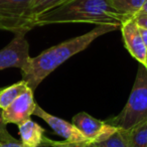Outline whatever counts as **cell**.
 Here are the masks:
<instances>
[{
  "label": "cell",
  "instance_id": "obj_1",
  "mask_svg": "<svg viewBox=\"0 0 147 147\" xmlns=\"http://www.w3.org/2000/svg\"><path fill=\"white\" fill-rule=\"evenodd\" d=\"M116 29L119 28L113 25H96L87 33L63 41L43 51L35 57H30L20 69L22 80L34 92L39 84L65 61L86 49L98 37Z\"/></svg>",
  "mask_w": 147,
  "mask_h": 147
},
{
  "label": "cell",
  "instance_id": "obj_2",
  "mask_svg": "<svg viewBox=\"0 0 147 147\" xmlns=\"http://www.w3.org/2000/svg\"><path fill=\"white\" fill-rule=\"evenodd\" d=\"M126 18L111 5L110 0H69L31 20L33 27L57 23H91L120 28Z\"/></svg>",
  "mask_w": 147,
  "mask_h": 147
},
{
  "label": "cell",
  "instance_id": "obj_3",
  "mask_svg": "<svg viewBox=\"0 0 147 147\" xmlns=\"http://www.w3.org/2000/svg\"><path fill=\"white\" fill-rule=\"evenodd\" d=\"M147 121V67L140 65L128 101L117 116L106 120L108 124L130 130Z\"/></svg>",
  "mask_w": 147,
  "mask_h": 147
},
{
  "label": "cell",
  "instance_id": "obj_4",
  "mask_svg": "<svg viewBox=\"0 0 147 147\" xmlns=\"http://www.w3.org/2000/svg\"><path fill=\"white\" fill-rule=\"evenodd\" d=\"M32 0H0V30L27 33L33 28L28 17Z\"/></svg>",
  "mask_w": 147,
  "mask_h": 147
},
{
  "label": "cell",
  "instance_id": "obj_5",
  "mask_svg": "<svg viewBox=\"0 0 147 147\" xmlns=\"http://www.w3.org/2000/svg\"><path fill=\"white\" fill-rule=\"evenodd\" d=\"M71 123L91 143L102 142L118 130V128L108 124L106 121L94 118L86 112H81L75 115Z\"/></svg>",
  "mask_w": 147,
  "mask_h": 147
},
{
  "label": "cell",
  "instance_id": "obj_6",
  "mask_svg": "<svg viewBox=\"0 0 147 147\" xmlns=\"http://www.w3.org/2000/svg\"><path fill=\"white\" fill-rule=\"evenodd\" d=\"M24 32L15 33L11 41L0 49V71L10 67L22 69L30 59L29 45Z\"/></svg>",
  "mask_w": 147,
  "mask_h": 147
},
{
  "label": "cell",
  "instance_id": "obj_7",
  "mask_svg": "<svg viewBox=\"0 0 147 147\" xmlns=\"http://www.w3.org/2000/svg\"><path fill=\"white\" fill-rule=\"evenodd\" d=\"M33 97V91L27 88L16 100H14L7 108L2 110V119L5 124L19 125L27 119H30L36 107Z\"/></svg>",
  "mask_w": 147,
  "mask_h": 147
},
{
  "label": "cell",
  "instance_id": "obj_8",
  "mask_svg": "<svg viewBox=\"0 0 147 147\" xmlns=\"http://www.w3.org/2000/svg\"><path fill=\"white\" fill-rule=\"evenodd\" d=\"M33 115L42 119L53 129L55 134L65 138V140L67 141V142H73V143L89 142L88 139L80 132V130L73 123L67 122V121L63 120V119L49 114V113H47L45 110H43L38 105H36V107H35Z\"/></svg>",
  "mask_w": 147,
  "mask_h": 147
},
{
  "label": "cell",
  "instance_id": "obj_9",
  "mask_svg": "<svg viewBox=\"0 0 147 147\" xmlns=\"http://www.w3.org/2000/svg\"><path fill=\"white\" fill-rule=\"evenodd\" d=\"M120 29L122 31L125 47L128 49L129 53L136 61H138L140 65H144L147 47L143 42L140 31H139V27L133 19V17L125 20L121 25Z\"/></svg>",
  "mask_w": 147,
  "mask_h": 147
},
{
  "label": "cell",
  "instance_id": "obj_10",
  "mask_svg": "<svg viewBox=\"0 0 147 147\" xmlns=\"http://www.w3.org/2000/svg\"><path fill=\"white\" fill-rule=\"evenodd\" d=\"M18 126L20 141L25 147H38L43 143L45 130L31 119H27Z\"/></svg>",
  "mask_w": 147,
  "mask_h": 147
},
{
  "label": "cell",
  "instance_id": "obj_11",
  "mask_svg": "<svg viewBox=\"0 0 147 147\" xmlns=\"http://www.w3.org/2000/svg\"><path fill=\"white\" fill-rule=\"evenodd\" d=\"M27 88V84L23 80L15 83L6 88H1L0 90V109L4 110L14 100H16Z\"/></svg>",
  "mask_w": 147,
  "mask_h": 147
},
{
  "label": "cell",
  "instance_id": "obj_12",
  "mask_svg": "<svg viewBox=\"0 0 147 147\" xmlns=\"http://www.w3.org/2000/svg\"><path fill=\"white\" fill-rule=\"evenodd\" d=\"M144 2L145 0H110L111 5L126 18L136 15Z\"/></svg>",
  "mask_w": 147,
  "mask_h": 147
},
{
  "label": "cell",
  "instance_id": "obj_13",
  "mask_svg": "<svg viewBox=\"0 0 147 147\" xmlns=\"http://www.w3.org/2000/svg\"><path fill=\"white\" fill-rule=\"evenodd\" d=\"M69 0H32L30 6L28 9V17L29 20H32L34 17H36L37 15L41 14L43 12L53 9L55 7L59 6V5L63 4V3L67 2ZM32 25V23H31ZM33 27V25H32ZM34 28V27H33Z\"/></svg>",
  "mask_w": 147,
  "mask_h": 147
},
{
  "label": "cell",
  "instance_id": "obj_14",
  "mask_svg": "<svg viewBox=\"0 0 147 147\" xmlns=\"http://www.w3.org/2000/svg\"><path fill=\"white\" fill-rule=\"evenodd\" d=\"M95 144L97 147H132L128 130L123 129H118L108 139Z\"/></svg>",
  "mask_w": 147,
  "mask_h": 147
},
{
  "label": "cell",
  "instance_id": "obj_15",
  "mask_svg": "<svg viewBox=\"0 0 147 147\" xmlns=\"http://www.w3.org/2000/svg\"><path fill=\"white\" fill-rule=\"evenodd\" d=\"M132 147H147V121L128 130Z\"/></svg>",
  "mask_w": 147,
  "mask_h": 147
},
{
  "label": "cell",
  "instance_id": "obj_16",
  "mask_svg": "<svg viewBox=\"0 0 147 147\" xmlns=\"http://www.w3.org/2000/svg\"><path fill=\"white\" fill-rule=\"evenodd\" d=\"M0 147H25L20 140L9 134L7 129L0 131Z\"/></svg>",
  "mask_w": 147,
  "mask_h": 147
},
{
  "label": "cell",
  "instance_id": "obj_17",
  "mask_svg": "<svg viewBox=\"0 0 147 147\" xmlns=\"http://www.w3.org/2000/svg\"><path fill=\"white\" fill-rule=\"evenodd\" d=\"M45 142H47L51 147H97L95 143L83 142V143H73L67 141H55L45 137Z\"/></svg>",
  "mask_w": 147,
  "mask_h": 147
},
{
  "label": "cell",
  "instance_id": "obj_18",
  "mask_svg": "<svg viewBox=\"0 0 147 147\" xmlns=\"http://www.w3.org/2000/svg\"><path fill=\"white\" fill-rule=\"evenodd\" d=\"M133 19L139 27L147 29V15H137V16L133 17Z\"/></svg>",
  "mask_w": 147,
  "mask_h": 147
},
{
  "label": "cell",
  "instance_id": "obj_19",
  "mask_svg": "<svg viewBox=\"0 0 147 147\" xmlns=\"http://www.w3.org/2000/svg\"><path fill=\"white\" fill-rule=\"evenodd\" d=\"M139 31H140V34H141V37H142L143 42H144L145 47H147V29L142 28V27H139Z\"/></svg>",
  "mask_w": 147,
  "mask_h": 147
},
{
  "label": "cell",
  "instance_id": "obj_20",
  "mask_svg": "<svg viewBox=\"0 0 147 147\" xmlns=\"http://www.w3.org/2000/svg\"><path fill=\"white\" fill-rule=\"evenodd\" d=\"M137 15H147V0H145V2L143 3L141 9L136 13V15H134V16H137Z\"/></svg>",
  "mask_w": 147,
  "mask_h": 147
},
{
  "label": "cell",
  "instance_id": "obj_21",
  "mask_svg": "<svg viewBox=\"0 0 147 147\" xmlns=\"http://www.w3.org/2000/svg\"><path fill=\"white\" fill-rule=\"evenodd\" d=\"M4 129H6V124L2 119V110L0 109V131L4 130Z\"/></svg>",
  "mask_w": 147,
  "mask_h": 147
},
{
  "label": "cell",
  "instance_id": "obj_22",
  "mask_svg": "<svg viewBox=\"0 0 147 147\" xmlns=\"http://www.w3.org/2000/svg\"><path fill=\"white\" fill-rule=\"evenodd\" d=\"M38 147H51V146H49V145L47 144V142H45V141H43V143H42V144H40Z\"/></svg>",
  "mask_w": 147,
  "mask_h": 147
},
{
  "label": "cell",
  "instance_id": "obj_23",
  "mask_svg": "<svg viewBox=\"0 0 147 147\" xmlns=\"http://www.w3.org/2000/svg\"><path fill=\"white\" fill-rule=\"evenodd\" d=\"M145 65V67H147V53H146V59H145V63H144V65Z\"/></svg>",
  "mask_w": 147,
  "mask_h": 147
},
{
  "label": "cell",
  "instance_id": "obj_24",
  "mask_svg": "<svg viewBox=\"0 0 147 147\" xmlns=\"http://www.w3.org/2000/svg\"><path fill=\"white\" fill-rule=\"evenodd\" d=\"M0 90H1V88H0Z\"/></svg>",
  "mask_w": 147,
  "mask_h": 147
}]
</instances>
